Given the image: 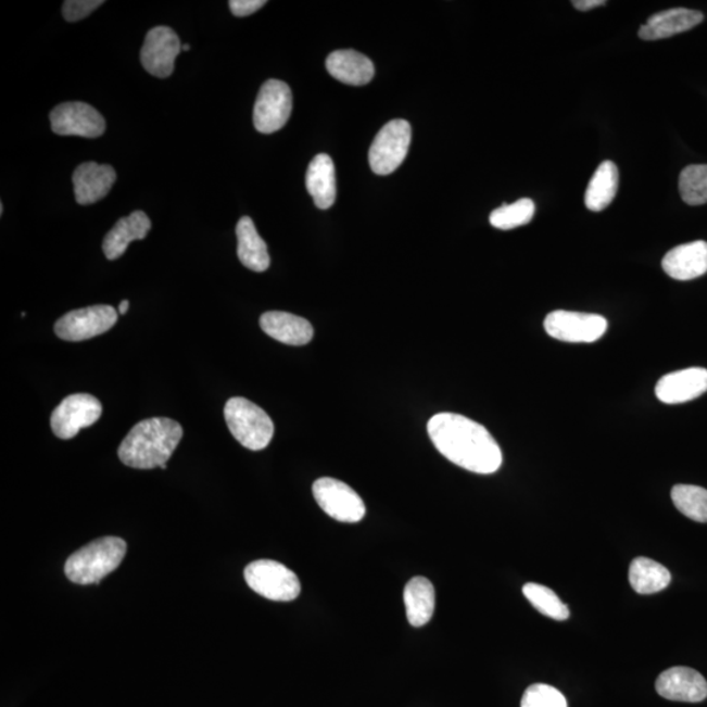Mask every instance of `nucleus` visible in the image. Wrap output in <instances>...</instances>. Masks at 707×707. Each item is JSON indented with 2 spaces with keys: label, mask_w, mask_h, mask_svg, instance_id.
I'll use <instances>...</instances> for the list:
<instances>
[{
  "label": "nucleus",
  "mask_w": 707,
  "mask_h": 707,
  "mask_svg": "<svg viewBox=\"0 0 707 707\" xmlns=\"http://www.w3.org/2000/svg\"><path fill=\"white\" fill-rule=\"evenodd\" d=\"M428 431L435 449L457 467L477 475H493L503 463L500 444L482 425L455 413H439Z\"/></svg>",
  "instance_id": "f257e3e1"
},
{
  "label": "nucleus",
  "mask_w": 707,
  "mask_h": 707,
  "mask_svg": "<svg viewBox=\"0 0 707 707\" xmlns=\"http://www.w3.org/2000/svg\"><path fill=\"white\" fill-rule=\"evenodd\" d=\"M182 435L181 425L174 419H144L121 443L119 460L134 469L162 468L174 455Z\"/></svg>",
  "instance_id": "f03ea898"
},
{
  "label": "nucleus",
  "mask_w": 707,
  "mask_h": 707,
  "mask_svg": "<svg viewBox=\"0 0 707 707\" xmlns=\"http://www.w3.org/2000/svg\"><path fill=\"white\" fill-rule=\"evenodd\" d=\"M126 551L123 539L106 536L94 540L68 557L65 575L75 584H97L118 568Z\"/></svg>",
  "instance_id": "7ed1b4c3"
},
{
  "label": "nucleus",
  "mask_w": 707,
  "mask_h": 707,
  "mask_svg": "<svg viewBox=\"0 0 707 707\" xmlns=\"http://www.w3.org/2000/svg\"><path fill=\"white\" fill-rule=\"evenodd\" d=\"M225 418L229 431L243 447L265 450L274 435V424L267 413L252 401L233 397L227 401Z\"/></svg>",
  "instance_id": "20e7f679"
},
{
  "label": "nucleus",
  "mask_w": 707,
  "mask_h": 707,
  "mask_svg": "<svg viewBox=\"0 0 707 707\" xmlns=\"http://www.w3.org/2000/svg\"><path fill=\"white\" fill-rule=\"evenodd\" d=\"M245 582L256 594L273 602H292L302 585L295 572L273 559H258L247 566Z\"/></svg>",
  "instance_id": "39448f33"
},
{
  "label": "nucleus",
  "mask_w": 707,
  "mask_h": 707,
  "mask_svg": "<svg viewBox=\"0 0 707 707\" xmlns=\"http://www.w3.org/2000/svg\"><path fill=\"white\" fill-rule=\"evenodd\" d=\"M412 140V126L405 119H393L378 132L368 152L374 174H393L405 161Z\"/></svg>",
  "instance_id": "423d86ee"
},
{
  "label": "nucleus",
  "mask_w": 707,
  "mask_h": 707,
  "mask_svg": "<svg viewBox=\"0 0 707 707\" xmlns=\"http://www.w3.org/2000/svg\"><path fill=\"white\" fill-rule=\"evenodd\" d=\"M323 512L342 523H358L366 516L365 502L348 483L323 477L312 488Z\"/></svg>",
  "instance_id": "0eeeda50"
},
{
  "label": "nucleus",
  "mask_w": 707,
  "mask_h": 707,
  "mask_svg": "<svg viewBox=\"0 0 707 707\" xmlns=\"http://www.w3.org/2000/svg\"><path fill=\"white\" fill-rule=\"evenodd\" d=\"M117 320L118 312L111 305H92L62 316L54 325V332L61 340L85 341L104 334Z\"/></svg>",
  "instance_id": "6e6552de"
},
{
  "label": "nucleus",
  "mask_w": 707,
  "mask_h": 707,
  "mask_svg": "<svg viewBox=\"0 0 707 707\" xmlns=\"http://www.w3.org/2000/svg\"><path fill=\"white\" fill-rule=\"evenodd\" d=\"M546 333L558 341L592 343L607 332V318L581 312L554 311L544 321Z\"/></svg>",
  "instance_id": "1a4fd4ad"
},
{
  "label": "nucleus",
  "mask_w": 707,
  "mask_h": 707,
  "mask_svg": "<svg viewBox=\"0 0 707 707\" xmlns=\"http://www.w3.org/2000/svg\"><path fill=\"white\" fill-rule=\"evenodd\" d=\"M101 414H103V405L97 397L92 394L76 393L55 407L50 425L55 437L67 441L78 435L81 429L97 424Z\"/></svg>",
  "instance_id": "9d476101"
},
{
  "label": "nucleus",
  "mask_w": 707,
  "mask_h": 707,
  "mask_svg": "<svg viewBox=\"0 0 707 707\" xmlns=\"http://www.w3.org/2000/svg\"><path fill=\"white\" fill-rule=\"evenodd\" d=\"M292 111L291 89L285 81L270 79L260 89L253 124L263 134L276 132L288 124Z\"/></svg>",
  "instance_id": "9b49d317"
},
{
  "label": "nucleus",
  "mask_w": 707,
  "mask_h": 707,
  "mask_svg": "<svg viewBox=\"0 0 707 707\" xmlns=\"http://www.w3.org/2000/svg\"><path fill=\"white\" fill-rule=\"evenodd\" d=\"M182 52L180 38L168 27L152 28L140 50V62L146 72L156 78H168L174 73L177 55Z\"/></svg>",
  "instance_id": "f8f14e48"
},
{
  "label": "nucleus",
  "mask_w": 707,
  "mask_h": 707,
  "mask_svg": "<svg viewBox=\"0 0 707 707\" xmlns=\"http://www.w3.org/2000/svg\"><path fill=\"white\" fill-rule=\"evenodd\" d=\"M52 130L59 136L98 138L105 131V119L86 103H65L55 106L50 113Z\"/></svg>",
  "instance_id": "ddd939ff"
},
{
  "label": "nucleus",
  "mask_w": 707,
  "mask_h": 707,
  "mask_svg": "<svg viewBox=\"0 0 707 707\" xmlns=\"http://www.w3.org/2000/svg\"><path fill=\"white\" fill-rule=\"evenodd\" d=\"M659 696L679 703H703L707 697V683L703 674L687 667L668 668L656 680Z\"/></svg>",
  "instance_id": "4468645a"
},
{
  "label": "nucleus",
  "mask_w": 707,
  "mask_h": 707,
  "mask_svg": "<svg viewBox=\"0 0 707 707\" xmlns=\"http://www.w3.org/2000/svg\"><path fill=\"white\" fill-rule=\"evenodd\" d=\"M707 392V369L693 367L667 374L655 387V394L668 405L684 404Z\"/></svg>",
  "instance_id": "2eb2a0df"
},
{
  "label": "nucleus",
  "mask_w": 707,
  "mask_h": 707,
  "mask_svg": "<svg viewBox=\"0 0 707 707\" xmlns=\"http://www.w3.org/2000/svg\"><path fill=\"white\" fill-rule=\"evenodd\" d=\"M116 171L106 164L83 163L73 176L75 200L79 205H92L111 192L116 182Z\"/></svg>",
  "instance_id": "dca6fc26"
},
{
  "label": "nucleus",
  "mask_w": 707,
  "mask_h": 707,
  "mask_svg": "<svg viewBox=\"0 0 707 707\" xmlns=\"http://www.w3.org/2000/svg\"><path fill=\"white\" fill-rule=\"evenodd\" d=\"M260 325L267 336L285 345L304 346L314 339L311 323L288 312H266L261 316Z\"/></svg>",
  "instance_id": "f3484780"
},
{
  "label": "nucleus",
  "mask_w": 707,
  "mask_h": 707,
  "mask_svg": "<svg viewBox=\"0 0 707 707\" xmlns=\"http://www.w3.org/2000/svg\"><path fill=\"white\" fill-rule=\"evenodd\" d=\"M667 276L677 280H691L707 273V243L698 240L673 248L661 261Z\"/></svg>",
  "instance_id": "a211bd4d"
},
{
  "label": "nucleus",
  "mask_w": 707,
  "mask_h": 707,
  "mask_svg": "<svg viewBox=\"0 0 707 707\" xmlns=\"http://www.w3.org/2000/svg\"><path fill=\"white\" fill-rule=\"evenodd\" d=\"M704 22L699 11L690 9H672L648 18L640 29V37L645 41L664 40V38L683 34Z\"/></svg>",
  "instance_id": "6ab92c4d"
},
{
  "label": "nucleus",
  "mask_w": 707,
  "mask_h": 707,
  "mask_svg": "<svg viewBox=\"0 0 707 707\" xmlns=\"http://www.w3.org/2000/svg\"><path fill=\"white\" fill-rule=\"evenodd\" d=\"M325 66L334 79L349 86H366L375 75L371 60L355 50H337L328 56Z\"/></svg>",
  "instance_id": "aec40b11"
},
{
  "label": "nucleus",
  "mask_w": 707,
  "mask_h": 707,
  "mask_svg": "<svg viewBox=\"0 0 707 707\" xmlns=\"http://www.w3.org/2000/svg\"><path fill=\"white\" fill-rule=\"evenodd\" d=\"M151 220L143 212H134L119 219L105 236L103 251L108 260H117L136 240H143L150 232Z\"/></svg>",
  "instance_id": "412c9836"
},
{
  "label": "nucleus",
  "mask_w": 707,
  "mask_h": 707,
  "mask_svg": "<svg viewBox=\"0 0 707 707\" xmlns=\"http://www.w3.org/2000/svg\"><path fill=\"white\" fill-rule=\"evenodd\" d=\"M305 185H307L308 193L318 209L327 210L332 207L337 195L336 169L332 157L325 154L317 155L308 165Z\"/></svg>",
  "instance_id": "4be33fe9"
},
{
  "label": "nucleus",
  "mask_w": 707,
  "mask_h": 707,
  "mask_svg": "<svg viewBox=\"0 0 707 707\" xmlns=\"http://www.w3.org/2000/svg\"><path fill=\"white\" fill-rule=\"evenodd\" d=\"M404 603L407 621L414 628L429 623L435 610V589L425 577L411 579L405 585Z\"/></svg>",
  "instance_id": "5701e85b"
},
{
  "label": "nucleus",
  "mask_w": 707,
  "mask_h": 707,
  "mask_svg": "<svg viewBox=\"0 0 707 707\" xmlns=\"http://www.w3.org/2000/svg\"><path fill=\"white\" fill-rule=\"evenodd\" d=\"M238 235V256L248 269L263 273L269 269L270 256L267 245L257 232L250 216H243L236 226Z\"/></svg>",
  "instance_id": "b1692460"
},
{
  "label": "nucleus",
  "mask_w": 707,
  "mask_h": 707,
  "mask_svg": "<svg viewBox=\"0 0 707 707\" xmlns=\"http://www.w3.org/2000/svg\"><path fill=\"white\" fill-rule=\"evenodd\" d=\"M619 190V168L614 162H603L592 176L584 202L591 212H603L615 200Z\"/></svg>",
  "instance_id": "393cba45"
},
{
  "label": "nucleus",
  "mask_w": 707,
  "mask_h": 707,
  "mask_svg": "<svg viewBox=\"0 0 707 707\" xmlns=\"http://www.w3.org/2000/svg\"><path fill=\"white\" fill-rule=\"evenodd\" d=\"M671 581L670 570L652 558L639 557L630 565L629 582L636 594H656L666 590Z\"/></svg>",
  "instance_id": "a878e982"
},
{
  "label": "nucleus",
  "mask_w": 707,
  "mask_h": 707,
  "mask_svg": "<svg viewBox=\"0 0 707 707\" xmlns=\"http://www.w3.org/2000/svg\"><path fill=\"white\" fill-rule=\"evenodd\" d=\"M673 505L697 523H707V490L694 485H677L671 492Z\"/></svg>",
  "instance_id": "bb28decb"
},
{
  "label": "nucleus",
  "mask_w": 707,
  "mask_h": 707,
  "mask_svg": "<svg viewBox=\"0 0 707 707\" xmlns=\"http://www.w3.org/2000/svg\"><path fill=\"white\" fill-rule=\"evenodd\" d=\"M523 594L527 601L536 608L541 615L550 617L556 621L569 619L570 611L568 605L560 602L556 592L547 589L546 585L538 583H527L523 588Z\"/></svg>",
  "instance_id": "cd10ccee"
},
{
  "label": "nucleus",
  "mask_w": 707,
  "mask_h": 707,
  "mask_svg": "<svg viewBox=\"0 0 707 707\" xmlns=\"http://www.w3.org/2000/svg\"><path fill=\"white\" fill-rule=\"evenodd\" d=\"M681 199L687 205L699 206L707 203V164L690 165L680 174Z\"/></svg>",
  "instance_id": "c85d7f7f"
},
{
  "label": "nucleus",
  "mask_w": 707,
  "mask_h": 707,
  "mask_svg": "<svg viewBox=\"0 0 707 707\" xmlns=\"http://www.w3.org/2000/svg\"><path fill=\"white\" fill-rule=\"evenodd\" d=\"M534 212H536V206L530 199H521L512 205L505 203L490 214V225L507 231V229L528 225L533 219Z\"/></svg>",
  "instance_id": "c756f323"
},
{
  "label": "nucleus",
  "mask_w": 707,
  "mask_h": 707,
  "mask_svg": "<svg viewBox=\"0 0 707 707\" xmlns=\"http://www.w3.org/2000/svg\"><path fill=\"white\" fill-rule=\"evenodd\" d=\"M520 707H568V700L554 686L533 684L525 692Z\"/></svg>",
  "instance_id": "7c9ffc66"
},
{
  "label": "nucleus",
  "mask_w": 707,
  "mask_h": 707,
  "mask_svg": "<svg viewBox=\"0 0 707 707\" xmlns=\"http://www.w3.org/2000/svg\"><path fill=\"white\" fill-rule=\"evenodd\" d=\"M101 4H104L101 0H67V2L63 3V16L70 23L79 22L92 14Z\"/></svg>",
  "instance_id": "2f4dec72"
},
{
  "label": "nucleus",
  "mask_w": 707,
  "mask_h": 707,
  "mask_svg": "<svg viewBox=\"0 0 707 707\" xmlns=\"http://www.w3.org/2000/svg\"><path fill=\"white\" fill-rule=\"evenodd\" d=\"M228 4L235 16L244 17L263 9L266 2L265 0H231Z\"/></svg>",
  "instance_id": "473e14b6"
},
{
  "label": "nucleus",
  "mask_w": 707,
  "mask_h": 707,
  "mask_svg": "<svg viewBox=\"0 0 707 707\" xmlns=\"http://www.w3.org/2000/svg\"><path fill=\"white\" fill-rule=\"evenodd\" d=\"M605 4H607L605 0H576V2H572V5L579 11H590Z\"/></svg>",
  "instance_id": "72a5a7b5"
},
{
  "label": "nucleus",
  "mask_w": 707,
  "mask_h": 707,
  "mask_svg": "<svg viewBox=\"0 0 707 707\" xmlns=\"http://www.w3.org/2000/svg\"><path fill=\"white\" fill-rule=\"evenodd\" d=\"M129 307H130L129 301L121 302L119 307H118V314L119 315H126V312H127V310H129Z\"/></svg>",
  "instance_id": "f704fd0d"
},
{
  "label": "nucleus",
  "mask_w": 707,
  "mask_h": 707,
  "mask_svg": "<svg viewBox=\"0 0 707 707\" xmlns=\"http://www.w3.org/2000/svg\"><path fill=\"white\" fill-rule=\"evenodd\" d=\"M189 50H190V45L189 43L182 45V52H189Z\"/></svg>",
  "instance_id": "c9c22d12"
}]
</instances>
